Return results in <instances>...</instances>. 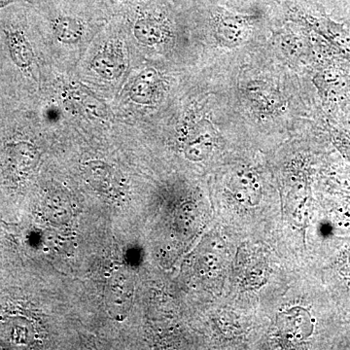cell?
Segmentation results:
<instances>
[{
	"instance_id": "1",
	"label": "cell",
	"mask_w": 350,
	"mask_h": 350,
	"mask_svg": "<svg viewBox=\"0 0 350 350\" xmlns=\"http://www.w3.org/2000/svg\"><path fill=\"white\" fill-rule=\"evenodd\" d=\"M276 326L280 336L291 344H301L314 333L315 319L308 308L293 306L278 313Z\"/></svg>"
},
{
	"instance_id": "2",
	"label": "cell",
	"mask_w": 350,
	"mask_h": 350,
	"mask_svg": "<svg viewBox=\"0 0 350 350\" xmlns=\"http://www.w3.org/2000/svg\"><path fill=\"white\" fill-rule=\"evenodd\" d=\"M133 300V278L128 271H117L107 283V306L113 319L123 320L130 312Z\"/></svg>"
},
{
	"instance_id": "3",
	"label": "cell",
	"mask_w": 350,
	"mask_h": 350,
	"mask_svg": "<svg viewBox=\"0 0 350 350\" xmlns=\"http://www.w3.org/2000/svg\"><path fill=\"white\" fill-rule=\"evenodd\" d=\"M52 10V29L55 38L66 44H75L81 40L86 25L81 15L68 12L64 1L49 0Z\"/></svg>"
},
{
	"instance_id": "4",
	"label": "cell",
	"mask_w": 350,
	"mask_h": 350,
	"mask_svg": "<svg viewBox=\"0 0 350 350\" xmlns=\"http://www.w3.org/2000/svg\"><path fill=\"white\" fill-rule=\"evenodd\" d=\"M92 68L103 79L115 80L121 77L126 68L121 42L111 40L105 44L92 61Z\"/></svg>"
},
{
	"instance_id": "5",
	"label": "cell",
	"mask_w": 350,
	"mask_h": 350,
	"mask_svg": "<svg viewBox=\"0 0 350 350\" xmlns=\"http://www.w3.org/2000/svg\"><path fill=\"white\" fill-rule=\"evenodd\" d=\"M157 10L158 7H152L150 11L138 15L133 27L135 38L146 45L161 42L165 36V20L163 14Z\"/></svg>"
},
{
	"instance_id": "6",
	"label": "cell",
	"mask_w": 350,
	"mask_h": 350,
	"mask_svg": "<svg viewBox=\"0 0 350 350\" xmlns=\"http://www.w3.org/2000/svg\"><path fill=\"white\" fill-rule=\"evenodd\" d=\"M158 73L153 69H146L137 76L131 89V100L140 105L153 103L158 90Z\"/></svg>"
},
{
	"instance_id": "7",
	"label": "cell",
	"mask_w": 350,
	"mask_h": 350,
	"mask_svg": "<svg viewBox=\"0 0 350 350\" xmlns=\"http://www.w3.org/2000/svg\"><path fill=\"white\" fill-rule=\"evenodd\" d=\"M232 183V190L239 202H247L250 206L259 204L261 192L259 184L252 175L239 174Z\"/></svg>"
},
{
	"instance_id": "8",
	"label": "cell",
	"mask_w": 350,
	"mask_h": 350,
	"mask_svg": "<svg viewBox=\"0 0 350 350\" xmlns=\"http://www.w3.org/2000/svg\"><path fill=\"white\" fill-rule=\"evenodd\" d=\"M9 46L14 62L22 68H29L33 61L31 45L22 32H12L9 36Z\"/></svg>"
},
{
	"instance_id": "9",
	"label": "cell",
	"mask_w": 350,
	"mask_h": 350,
	"mask_svg": "<svg viewBox=\"0 0 350 350\" xmlns=\"http://www.w3.org/2000/svg\"><path fill=\"white\" fill-rule=\"evenodd\" d=\"M334 2L338 5L344 6L345 8L349 9L350 11V0H334Z\"/></svg>"
},
{
	"instance_id": "10",
	"label": "cell",
	"mask_w": 350,
	"mask_h": 350,
	"mask_svg": "<svg viewBox=\"0 0 350 350\" xmlns=\"http://www.w3.org/2000/svg\"><path fill=\"white\" fill-rule=\"evenodd\" d=\"M12 1V0H0V7L5 5V4L9 3V2Z\"/></svg>"
},
{
	"instance_id": "11",
	"label": "cell",
	"mask_w": 350,
	"mask_h": 350,
	"mask_svg": "<svg viewBox=\"0 0 350 350\" xmlns=\"http://www.w3.org/2000/svg\"><path fill=\"white\" fill-rule=\"evenodd\" d=\"M347 267H349V273H350V255H349V265H347Z\"/></svg>"
}]
</instances>
